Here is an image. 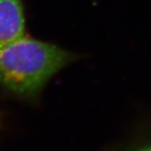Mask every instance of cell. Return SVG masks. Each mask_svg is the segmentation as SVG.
Here are the masks:
<instances>
[{
  "label": "cell",
  "instance_id": "obj_1",
  "mask_svg": "<svg viewBox=\"0 0 151 151\" xmlns=\"http://www.w3.org/2000/svg\"><path fill=\"white\" fill-rule=\"evenodd\" d=\"M71 59L63 49L24 35L0 48V84L31 97Z\"/></svg>",
  "mask_w": 151,
  "mask_h": 151
},
{
  "label": "cell",
  "instance_id": "obj_3",
  "mask_svg": "<svg viewBox=\"0 0 151 151\" xmlns=\"http://www.w3.org/2000/svg\"><path fill=\"white\" fill-rule=\"evenodd\" d=\"M142 151H151V147L148 148V149H146V150H142Z\"/></svg>",
  "mask_w": 151,
  "mask_h": 151
},
{
  "label": "cell",
  "instance_id": "obj_2",
  "mask_svg": "<svg viewBox=\"0 0 151 151\" xmlns=\"http://www.w3.org/2000/svg\"><path fill=\"white\" fill-rule=\"evenodd\" d=\"M24 35L22 0H0V48Z\"/></svg>",
  "mask_w": 151,
  "mask_h": 151
}]
</instances>
